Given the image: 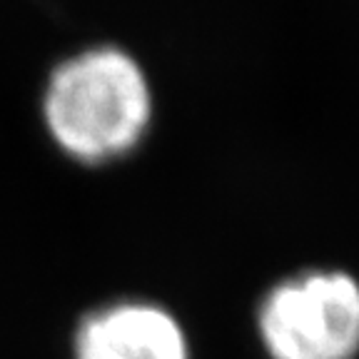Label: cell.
<instances>
[{"label": "cell", "mask_w": 359, "mask_h": 359, "mask_svg": "<svg viewBox=\"0 0 359 359\" xmlns=\"http://www.w3.org/2000/svg\"><path fill=\"white\" fill-rule=\"evenodd\" d=\"M40 112L48 137L67 160L102 168L142 145L155 118V97L133 53L120 45H93L53 65Z\"/></svg>", "instance_id": "1"}, {"label": "cell", "mask_w": 359, "mask_h": 359, "mask_svg": "<svg viewBox=\"0 0 359 359\" xmlns=\"http://www.w3.org/2000/svg\"><path fill=\"white\" fill-rule=\"evenodd\" d=\"M267 359H359V280L309 267L277 280L255 314Z\"/></svg>", "instance_id": "2"}, {"label": "cell", "mask_w": 359, "mask_h": 359, "mask_svg": "<svg viewBox=\"0 0 359 359\" xmlns=\"http://www.w3.org/2000/svg\"><path fill=\"white\" fill-rule=\"evenodd\" d=\"M73 359H192L177 314L142 297H123L88 309L70 337Z\"/></svg>", "instance_id": "3"}]
</instances>
